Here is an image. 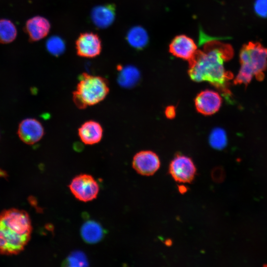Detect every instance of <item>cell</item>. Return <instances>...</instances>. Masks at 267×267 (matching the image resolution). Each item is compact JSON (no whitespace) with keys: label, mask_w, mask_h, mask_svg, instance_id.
Returning a JSON list of instances; mask_svg holds the SVG:
<instances>
[{"label":"cell","mask_w":267,"mask_h":267,"mask_svg":"<svg viewBox=\"0 0 267 267\" xmlns=\"http://www.w3.org/2000/svg\"><path fill=\"white\" fill-rule=\"evenodd\" d=\"M81 236L89 244H94L99 242L105 235V230L96 222L89 220L82 226Z\"/></svg>","instance_id":"16"},{"label":"cell","mask_w":267,"mask_h":267,"mask_svg":"<svg viewBox=\"0 0 267 267\" xmlns=\"http://www.w3.org/2000/svg\"><path fill=\"white\" fill-rule=\"evenodd\" d=\"M227 141V136L224 130L217 128L212 130L209 136V142L213 148L221 150L226 146Z\"/></svg>","instance_id":"20"},{"label":"cell","mask_w":267,"mask_h":267,"mask_svg":"<svg viewBox=\"0 0 267 267\" xmlns=\"http://www.w3.org/2000/svg\"><path fill=\"white\" fill-rule=\"evenodd\" d=\"M213 180L216 182H222L225 178V172L223 169L221 167L214 168L211 173Z\"/></svg>","instance_id":"25"},{"label":"cell","mask_w":267,"mask_h":267,"mask_svg":"<svg viewBox=\"0 0 267 267\" xmlns=\"http://www.w3.org/2000/svg\"><path fill=\"white\" fill-rule=\"evenodd\" d=\"M17 29L14 23L7 19H0V43L9 44L16 38Z\"/></svg>","instance_id":"19"},{"label":"cell","mask_w":267,"mask_h":267,"mask_svg":"<svg viewBox=\"0 0 267 267\" xmlns=\"http://www.w3.org/2000/svg\"><path fill=\"white\" fill-rule=\"evenodd\" d=\"M78 56L85 58H94L102 50L101 40L99 36L93 32L81 33L75 42Z\"/></svg>","instance_id":"8"},{"label":"cell","mask_w":267,"mask_h":267,"mask_svg":"<svg viewBox=\"0 0 267 267\" xmlns=\"http://www.w3.org/2000/svg\"><path fill=\"white\" fill-rule=\"evenodd\" d=\"M255 13L260 17H267V0H256L254 3Z\"/></svg>","instance_id":"24"},{"label":"cell","mask_w":267,"mask_h":267,"mask_svg":"<svg viewBox=\"0 0 267 267\" xmlns=\"http://www.w3.org/2000/svg\"><path fill=\"white\" fill-rule=\"evenodd\" d=\"M30 237L20 235L0 225V253L15 254L21 251Z\"/></svg>","instance_id":"6"},{"label":"cell","mask_w":267,"mask_h":267,"mask_svg":"<svg viewBox=\"0 0 267 267\" xmlns=\"http://www.w3.org/2000/svg\"><path fill=\"white\" fill-rule=\"evenodd\" d=\"M69 188L73 195L83 202L95 199L99 190L96 180L88 174H81L75 177L69 184Z\"/></svg>","instance_id":"3"},{"label":"cell","mask_w":267,"mask_h":267,"mask_svg":"<svg viewBox=\"0 0 267 267\" xmlns=\"http://www.w3.org/2000/svg\"><path fill=\"white\" fill-rule=\"evenodd\" d=\"M1 174H2V170L0 169V176L1 175Z\"/></svg>","instance_id":"29"},{"label":"cell","mask_w":267,"mask_h":267,"mask_svg":"<svg viewBox=\"0 0 267 267\" xmlns=\"http://www.w3.org/2000/svg\"><path fill=\"white\" fill-rule=\"evenodd\" d=\"M78 135L84 144H95L101 140L103 129L98 122L92 120L88 121L79 128Z\"/></svg>","instance_id":"15"},{"label":"cell","mask_w":267,"mask_h":267,"mask_svg":"<svg viewBox=\"0 0 267 267\" xmlns=\"http://www.w3.org/2000/svg\"><path fill=\"white\" fill-rule=\"evenodd\" d=\"M126 39L129 44L133 48L140 49L148 44L149 37L147 31L143 27L136 26L129 30Z\"/></svg>","instance_id":"17"},{"label":"cell","mask_w":267,"mask_h":267,"mask_svg":"<svg viewBox=\"0 0 267 267\" xmlns=\"http://www.w3.org/2000/svg\"><path fill=\"white\" fill-rule=\"evenodd\" d=\"M138 70L133 66L121 67L118 81L119 84L125 88H131L135 86L140 79Z\"/></svg>","instance_id":"18"},{"label":"cell","mask_w":267,"mask_h":267,"mask_svg":"<svg viewBox=\"0 0 267 267\" xmlns=\"http://www.w3.org/2000/svg\"><path fill=\"white\" fill-rule=\"evenodd\" d=\"M115 5L108 3L95 6L90 12V18L93 24L100 29H105L114 22L116 15Z\"/></svg>","instance_id":"14"},{"label":"cell","mask_w":267,"mask_h":267,"mask_svg":"<svg viewBox=\"0 0 267 267\" xmlns=\"http://www.w3.org/2000/svg\"><path fill=\"white\" fill-rule=\"evenodd\" d=\"M169 173L176 181L190 183L196 175V169L192 160L188 157L177 155L169 165Z\"/></svg>","instance_id":"5"},{"label":"cell","mask_w":267,"mask_h":267,"mask_svg":"<svg viewBox=\"0 0 267 267\" xmlns=\"http://www.w3.org/2000/svg\"><path fill=\"white\" fill-rule=\"evenodd\" d=\"M249 54V63L254 75L259 81L265 77L264 72L267 68V48L259 42H250L245 44Z\"/></svg>","instance_id":"7"},{"label":"cell","mask_w":267,"mask_h":267,"mask_svg":"<svg viewBox=\"0 0 267 267\" xmlns=\"http://www.w3.org/2000/svg\"><path fill=\"white\" fill-rule=\"evenodd\" d=\"M65 44L62 38L57 36L50 37L46 42L47 51L54 56H59L65 50Z\"/></svg>","instance_id":"22"},{"label":"cell","mask_w":267,"mask_h":267,"mask_svg":"<svg viewBox=\"0 0 267 267\" xmlns=\"http://www.w3.org/2000/svg\"><path fill=\"white\" fill-rule=\"evenodd\" d=\"M264 267H267V264L264 265Z\"/></svg>","instance_id":"30"},{"label":"cell","mask_w":267,"mask_h":267,"mask_svg":"<svg viewBox=\"0 0 267 267\" xmlns=\"http://www.w3.org/2000/svg\"><path fill=\"white\" fill-rule=\"evenodd\" d=\"M194 102L199 113L204 115H211L220 109L222 98L217 92L206 89L197 95Z\"/></svg>","instance_id":"11"},{"label":"cell","mask_w":267,"mask_h":267,"mask_svg":"<svg viewBox=\"0 0 267 267\" xmlns=\"http://www.w3.org/2000/svg\"><path fill=\"white\" fill-rule=\"evenodd\" d=\"M166 117L169 119H173L176 116V109L173 106H168L165 111Z\"/></svg>","instance_id":"26"},{"label":"cell","mask_w":267,"mask_h":267,"mask_svg":"<svg viewBox=\"0 0 267 267\" xmlns=\"http://www.w3.org/2000/svg\"><path fill=\"white\" fill-rule=\"evenodd\" d=\"M17 134L22 141L27 144H34L40 141L44 134L42 124L34 118H26L19 124Z\"/></svg>","instance_id":"12"},{"label":"cell","mask_w":267,"mask_h":267,"mask_svg":"<svg viewBox=\"0 0 267 267\" xmlns=\"http://www.w3.org/2000/svg\"><path fill=\"white\" fill-rule=\"evenodd\" d=\"M178 190L180 193H183L187 191V188L185 186L181 185L178 186Z\"/></svg>","instance_id":"27"},{"label":"cell","mask_w":267,"mask_h":267,"mask_svg":"<svg viewBox=\"0 0 267 267\" xmlns=\"http://www.w3.org/2000/svg\"><path fill=\"white\" fill-rule=\"evenodd\" d=\"M232 54L231 46L227 45L224 48L222 45L198 51L194 58L189 61L190 78L197 82H209L228 99L231 93L228 88V82L233 75L225 70L223 63L230 59Z\"/></svg>","instance_id":"1"},{"label":"cell","mask_w":267,"mask_h":267,"mask_svg":"<svg viewBox=\"0 0 267 267\" xmlns=\"http://www.w3.org/2000/svg\"><path fill=\"white\" fill-rule=\"evenodd\" d=\"M170 241V240H167L165 242L166 244L167 245V246H169L170 245H171V243H172V241H170L169 242V241Z\"/></svg>","instance_id":"28"},{"label":"cell","mask_w":267,"mask_h":267,"mask_svg":"<svg viewBox=\"0 0 267 267\" xmlns=\"http://www.w3.org/2000/svg\"><path fill=\"white\" fill-rule=\"evenodd\" d=\"M238 74L233 81L234 85L244 84L247 87L251 81L254 75L253 69L250 63L241 64Z\"/></svg>","instance_id":"21"},{"label":"cell","mask_w":267,"mask_h":267,"mask_svg":"<svg viewBox=\"0 0 267 267\" xmlns=\"http://www.w3.org/2000/svg\"><path fill=\"white\" fill-rule=\"evenodd\" d=\"M0 224L16 233L30 237L32 226L28 214L25 211L10 209L0 215Z\"/></svg>","instance_id":"4"},{"label":"cell","mask_w":267,"mask_h":267,"mask_svg":"<svg viewBox=\"0 0 267 267\" xmlns=\"http://www.w3.org/2000/svg\"><path fill=\"white\" fill-rule=\"evenodd\" d=\"M133 167L139 174L149 176L153 175L160 166L158 155L151 151L145 150L137 153L133 160Z\"/></svg>","instance_id":"9"},{"label":"cell","mask_w":267,"mask_h":267,"mask_svg":"<svg viewBox=\"0 0 267 267\" xmlns=\"http://www.w3.org/2000/svg\"><path fill=\"white\" fill-rule=\"evenodd\" d=\"M109 91L108 83L105 78L83 73L73 92V102L79 109H85L102 101Z\"/></svg>","instance_id":"2"},{"label":"cell","mask_w":267,"mask_h":267,"mask_svg":"<svg viewBox=\"0 0 267 267\" xmlns=\"http://www.w3.org/2000/svg\"><path fill=\"white\" fill-rule=\"evenodd\" d=\"M169 51L174 56L188 61H191L198 52L193 40L184 35L177 36L173 39Z\"/></svg>","instance_id":"10"},{"label":"cell","mask_w":267,"mask_h":267,"mask_svg":"<svg viewBox=\"0 0 267 267\" xmlns=\"http://www.w3.org/2000/svg\"><path fill=\"white\" fill-rule=\"evenodd\" d=\"M64 265L69 267H84L88 266L85 255L80 251L72 253L65 260Z\"/></svg>","instance_id":"23"},{"label":"cell","mask_w":267,"mask_h":267,"mask_svg":"<svg viewBox=\"0 0 267 267\" xmlns=\"http://www.w3.org/2000/svg\"><path fill=\"white\" fill-rule=\"evenodd\" d=\"M49 21L41 16L29 19L26 23L24 30L31 42H37L45 37L50 29Z\"/></svg>","instance_id":"13"}]
</instances>
